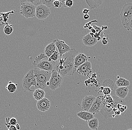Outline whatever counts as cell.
<instances>
[{
  "label": "cell",
  "mask_w": 132,
  "mask_h": 130,
  "mask_svg": "<svg viewBox=\"0 0 132 130\" xmlns=\"http://www.w3.org/2000/svg\"><path fill=\"white\" fill-rule=\"evenodd\" d=\"M77 116L81 119L87 122L89 121L94 118V115L93 114L86 111H81L77 112Z\"/></svg>",
  "instance_id": "cell-17"
},
{
  "label": "cell",
  "mask_w": 132,
  "mask_h": 130,
  "mask_svg": "<svg viewBox=\"0 0 132 130\" xmlns=\"http://www.w3.org/2000/svg\"><path fill=\"white\" fill-rule=\"evenodd\" d=\"M127 130H132V129H128Z\"/></svg>",
  "instance_id": "cell-45"
},
{
  "label": "cell",
  "mask_w": 132,
  "mask_h": 130,
  "mask_svg": "<svg viewBox=\"0 0 132 130\" xmlns=\"http://www.w3.org/2000/svg\"><path fill=\"white\" fill-rule=\"evenodd\" d=\"M45 93L43 90L40 89H37L34 91L33 97L37 101L42 100L45 98Z\"/></svg>",
  "instance_id": "cell-19"
},
{
  "label": "cell",
  "mask_w": 132,
  "mask_h": 130,
  "mask_svg": "<svg viewBox=\"0 0 132 130\" xmlns=\"http://www.w3.org/2000/svg\"><path fill=\"white\" fill-rule=\"evenodd\" d=\"M92 65L90 62L87 61L82 64L77 69V72L84 76H89L92 72Z\"/></svg>",
  "instance_id": "cell-9"
},
{
  "label": "cell",
  "mask_w": 132,
  "mask_h": 130,
  "mask_svg": "<svg viewBox=\"0 0 132 130\" xmlns=\"http://www.w3.org/2000/svg\"><path fill=\"white\" fill-rule=\"evenodd\" d=\"M53 42L56 45L60 56H62L71 50L70 47L66 44L64 41L55 39Z\"/></svg>",
  "instance_id": "cell-10"
},
{
  "label": "cell",
  "mask_w": 132,
  "mask_h": 130,
  "mask_svg": "<svg viewBox=\"0 0 132 130\" xmlns=\"http://www.w3.org/2000/svg\"><path fill=\"white\" fill-rule=\"evenodd\" d=\"M57 49L56 45L52 42L45 47L44 50V54L49 58L55 52Z\"/></svg>",
  "instance_id": "cell-18"
},
{
  "label": "cell",
  "mask_w": 132,
  "mask_h": 130,
  "mask_svg": "<svg viewBox=\"0 0 132 130\" xmlns=\"http://www.w3.org/2000/svg\"><path fill=\"white\" fill-rule=\"evenodd\" d=\"M129 89L128 87H120L116 90L115 93L117 97L121 99H124L127 96Z\"/></svg>",
  "instance_id": "cell-16"
},
{
  "label": "cell",
  "mask_w": 132,
  "mask_h": 130,
  "mask_svg": "<svg viewBox=\"0 0 132 130\" xmlns=\"http://www.w3.org/2000/svg\"><path fill=\"white\" fill-rule=\"evenodd\" d=\"M93 28L96 31L95 33H101L103 29H102L101 28L98 27V26H96V25H94L93 26Z\"/></svg>",
  "instance_id": "cell-34"
},
{
  "label": "cell",
  "mask_w": 132,
  "mask_h": 130,
  "mask_svg": "<svg viewBox=\"0 0 132 130\" xmlns=\"http://www.w3.org/2000/svg\"><path fill=\"white\" fill-rule=\"evenodd\" d=\"M63 77L57 71L53 70L50 79V85L48 88L51 90L54 91L60 88L63 80Z\"/></svg>",
  "instance_id": "cell-6"
},
{
  "label": "cell",
  "mask_w": 132,
  "mask_h": 130,
  "mask_svg": "<svg viewBox=\"0 0 132 130\" xmlns=\"http://www.w3.org/2000/svg\"><path fill=\"white\" fill-rule=\"evenodd\" d=\"M120 15L122 25L125 28L132 19V2L124 5L121 10Z\"/></svg>",
  "instance_id": "cell-4"
},
{
  "label": "cell",
  "mask_w": 132,
  "mask_h": 130,
  "mask_svg": "<svg viewBox=\"0 0 132 130\" xmlns=\"http://www.w3.org/2000/svg\"><path fill=\"white\" fill-rule=\"evenodd\" d=\"M88 126L91 129L97 130L99 126V120L96 118H94L89 121L87 122Z\"/></svg>",
  "instance_id": "cell-22"
},
{
  "label": "cell",
  "mask_w": 132,
  "mask_h": 130,
  "mask_svg": "<svg viewBox=\"0 0 132 130\" xmlns=\"http://www.w3.org/2000/svg\"><path fill=\"white\" fill-rule=\"evenodd\" d=\"M50 13L49 8L45 6L40 5L36 7L35 17L38 19L41 20L45 19L49 17Z\"/></svg>",
  "instance_id": "cell-7"
},
{
  "label": "cell",
  "mask_w": 132,
  "mask_h": 130,
  "mask_svg": "<svg viewBox=\"0 0 132 130\" xmlns=\"http://www.w3.org/2000/svg\"><path fill=\"white\" fill-rule=\"evenodd\" d=\"M43 60L37 64L33 65L35 68L48 72H52L54 70L55 62L53 61L49 62L48 60Z\"/></svg>",
  "instance_id": "cell-8"
},
{
  "label": "cell",
  "mask_w": 132,
  "mask_h": 130,
  "mask_svg": "<svg viewBox=\"0 0 132 130\" xmlns=\"http://www.w3.org/2000/svg\"><path fill=\"white\" fill-rule=\"evenodd\" d=\"M109 42V40L108 37H104L102 39V43L104 45H106L108 44Z\"/></svg>",
  "instance_id": "cell-36"
},
{
  "label": "cell",
  "mask_w": 132,
  "mask_h": 130,
  "mask_svg": "<svg viewBox=\"0 0 132 130\" xmlns=\"http://www.w3.org/2000/svg\"><path fill=\"white\" fill-rule=\"evenodd\" d=\"M78 53L75 48H72L62 56L59 55L57 60L54 63V70L63 77L73 75L76 71L74 59Z\"/></svg>",
  "instance_id": "cell-1"
},
{
  "label": "cell",
  "mask_w": 132,
  "mask_h": 130,
  "mask_svg": "<svg viewBox=\"0 0 132 130\" xmlns=\"http://www.w3.org/2000/svg\"><path fill=\"white\" fill-rule=\"evenodd\" d=\"M111 89L108 87H105L103 89L102 93L105 95H109L111 93Z\"/></svg>",
  "instance_id": "cell-31"
},
{
  "label": "cell",
  "mask_w": 132,
  "mask_h": 130,
  "mask_svg": "<svg viewBox=\"0 0 132 130\" xmlns=\"http://www.w3.org/2000/svg\"><path fill=\"white\" fill-rule=\"evenodd\" d=\"M102 104L101 97L99 96L96 98L93 105L88 111L93 114L94 115L95 114L99 113L101 109Z\"/></svg>",
  "instance_id": "cell-13"
},
{
  "label": "cell",
  "mask_w": 132,
  "mask_h": 130,
  "mask_svg": "<svg viewBox=\"0 0 132 130\" xmlns=\"http://www.w3.org/2000/svg\"><path fill=\"white\" fill-rule=\"evenodd\" d=\"M53 6L55 8H60L62 6L61 2L59 1H54L53 2Z\"/></svg>",
  "instance_id": "cell-32"
},
{
  "label": "cell",
  "mask_w": 132,
  "mask_h": 130,
  "mask_svg": "<svg viewBox=\"0 0 132 130\" xmlns=\"http://www.w3.org/2000/svg\"><path fill=\"white\" fill-rule=\"evenodd\" d=\"M50 101L46 98H44L37 102V109L43 112H45L48 111L50 108Z\"/></svg>",
  "instance_id": "cell-12"
},
{
  "label": "cell",
  "mask_w": 132,
  "mask_h": 130,
  "mask_svg": "<svg viewBox=\"0 0 132 130\" xmlns=\"http://www.w3.org/2000/svg\"><path fill=\"white\" fill-rule=\"evenodd\" d=\"M47 57L45 55L44 53H41L40 55H38V56H37L35 58V60L34 61V62H33V65L37 64V63L41 62L43 59H47Z\"/></svg>",
  "instance_id": "cell-26"
},
{
  "label": "cell",
  "mask_w": 132,
  "mask_h": 130,
  "mask_svg": "<svg viewBox=\"0 0 132 130\" xmlns=\"http://www.w3.org/2000/svg\"><path fill=\"white\" fill-rule=\"evenodd\" d=\"M61 2L62 5V6L64 8H70L72 7L73 4V1L72 0H63Z\"/></svg>",
  "instance_id": "cell-28"
},
{
  "label": "cell",
  "mask_w": 132,
  "mask_h": 130,
  "mask_svg": "<svg viewBox=\"0 0 132 130\" xmlns=\"http://www.w3.org/2000/svg\"><path fill=\"white\" fill-rule=\"evenodd\" d=\"M103 87L104 88L108 87L113 90L114 87V84L112 80L107 79L105 80L103 83Z\"/></svg>",
  "instance_id": "cell-24"
},
{
  "label": "cell",
  "mask_w": 132,
  "mask_h": 130,
  "mask_svg": "<svg viewBox=\"0 0 132 130\" xmlns=\"http://www.w3.org/2000/svg\"><path fill=\"white\" fill-rule=\"evenodd\" d=\"M13 31V29L12 25H6L4 28V32L6 34L10 35L12 33Z\"/></svg>",
  "instance_id": "cell-29"
},
{
  "label": "cell",
  "mask_w": 132,
  "mask_h": 130,
  "mask_svg": "<svg viewBox=\"0 0 132 130\" xmlns=\"http://www.w3.org/2000/svg\"><path fill=\"white\" fill-rule=\"evenodd\" d=\"M5 125L7 127V128L8 129H9L10 128V127L11 126V125L10 123H5Z\"/></svg>",
  "instance_id": "cell-40"
},
{
  "label": "cell",
  "mask_w": 132,
  "mask_h": 130,
  "mask_svg": "<svg viewBox=\"0 0 132 130\" xmlns=\"http://www.w3.org/2000/svg\"><path fill=\"white\" fill-rule=\"evenodd\" d=\"M59 53L57 49L55 52L52 55V56L48 58V61L49 62H51L52 61H53L54 62H56L57 60L58 59L59 57Z\"/></svg>",
  "instance_id": "cell-27"
},
{
  "label": "cell",
  "mask_w": 132,
  "mask_h": 130,
  "mask_svg": "<svg viewBox=\"0 0 132 130\" xmlns=\"http://www.w3.org/2000/svg\"><path fill=\"white\" fill-rule=\"evenodd\" d=\"M17 85V84L14 83L12 81H10L8 83L5 88L9 92L13 93L16 91Z\"/></svg>",
  "instance_id": "cell-23"
},
{
  "label": "cell",
  "mask_w": 132,
  "mask_h": 130,
  "mask_svg": "<svg viewBox=\"0 0 132 130\" xmlns=\"http://www.w3.org/2000/svg\"><path fill=\"white\" fill-rule=\"evenodd\" d=\"M94 96H87L84 97L81 102V108L86 111H88L95 100Z\"/></svg>",
  "instance_id": "cell-11"
},
{
  "label": "cell",
  "mask_w": 132,
  "mask_h": 130,
  "mask_svg": "<svg viewBox=\"0 0 132 130\" xmlns=\"http://www.w3.org/2000/svg\"><path fill=\"white\" fill-rule=\"evenodd\" d=\"M87 4L92 10L97 8L103 4V1H86Z\"/></svg>",
  "instance_id": "cell-21"
},
{
  "label": "cell",
  "mask_w": 132,
  "mask_h": 130,
  "mask_svg": "<svg viewBox=\"0 0 132 130\" xmlns=\"http://www.w3.org/2000/svg\"><path fill=\"white\" fill-rule=\"evenodd\" d=\"M89 15H88V14H85L83 16V18H84V19L85 20H88V19L89 18Z\"/></svg>",
  "instance_id": "cell-39"
},
{
  "label": "cell",
  "mask_w": 132,
  "mask_h": 130,
  "mask_svg": "<svg viewBox=\"0 0 132 130\" xmlns=\"http://www.w3.org/2000/svg\"><path fill=\"white\" fill-rule=\"evenodd\" d=\"M10 123L11 125L15 126L17 124V120L15 118H11Z\"/></svg>",
  "instance_id": "cell-35"
},
{
  "label": "cell",
  "mask_w": 132,
  "mask_h": 130,
  "mask_svg": "<svg viewBox=\"0 0 132 130\" xmlns=\"http://www.w3.org/2000/svg\"><path fill=\"white\" fill-rule=\"evenodd\" d=\"M20 2H30L34 5L36 7L41 5L40 0H21V1H20Z\"/></svg>",
  "instance_id": "cell-30"
},
{
  "label": "cell",
  "mask_w": 132,
  "mask_h": 130,
  "mask_svg": "<svg viewBox=\"0 0 132 130\" xmlns=\"http://www.w3.org/2000/svg\"><path fill=\"white\" fill-rule=\"evenodd\" d=\"M82 41L85 46L87 47L93 46L98 42L97 39L94 37L91 36L89 33L82 38Z\"/></svg>",
  "instance_id": "cell-15"
},
{
  "label": "cell",
  "mask_w": 132,
  "mask_h": 130,
  "mask_svg": "<svg viewBox=\"0 0 132 130\" xmlns=\"http://www.w3.org/2000/svg\"><path fill=\"white\" fill-rule=\"evenodd\" d=\"M90 11V10H88V9H84L83 10H82V13L85 14H88V13Z\"/></svg>",
  "instance_id": "cell-37"
},
{
  "label": "cell",
  "mask_w": 132,
  "mask_h": 130,
  "mask_svg": "<svg viewBox=\"0 0 132 130\" xmlns=\"http://www.w3.org/2000/svg\"><path fill=\"white\" fill-rule=\"evenodd\" d=\"M125 28L126 29L128 30H130L132 32V19L129 22Z\"/></svg>",
  "instance_id": "cell-33"
},
{
  "label": "cell",
  "mask_w": 132,
  "mask_h": 130,
  "mask_svg": "<svg viewBox=\"0 0 132 130\" xmlns=\"http://www.w3.org/2000/svg\"><path fill=\"white\" fill-rule=\"evenodd\" d=\"M20 3L21 14L27 19L35 17L36 6L34 5L29 2H22Z\"/></svg>",
  "instance_id": "cell-5"
},
{
  "label": "cell",
  "mask_w": 132,
  "mask_h": 130,
  "mask_svg": "<svg viewBox=\"0 0 132 130\" xmlns=\"http://www.w3.org/2000/svg\"><path fill=\"white\" fill-rule=\"evenodd\" d=\"M8 130H17L16 129L15 126L11 125Z\"/></svg>",
  "instance_id": "cell-38"
},
{
  "label": "cell",
  "mask_w": 132,
  "mask_h": 130,
  "mask_svg": "<svg viewBox=\"0 0 132 130\" xmlns=\"http://www.w3.org/2000/svg\"><path fill=\"white\" fill-rule=\"evenodd\" d=\"M88 57L83 53H78L74 59V66L76 70L80 66L87 61Z\"/></svg>",
  "instance_id": "cell-14"
},
{
  "label": "cell",
  "mask_w": 132,
  "mask_h": 130,
  "mask_svg": "<svg viewBox=\"0 0 132 130\" xmlns=\"http://www.w3.org/2000/svg\"><path fill=\"white\" fill-rule=\"evenodd\" d=\"M11 118L10 117H7L5 118V121L6 122V123H8L10 122V120Z\"/></svg>",
  "instance_id": "cell-41"
},
{
  "label": "cell",
  "mask_w": 132,
  "mask_h": 130,
  "mask_svg": "<svg viewBox=\"0 0 132 130\" xmlns=\"http://www.w3.org/2000/svg\"><path fill=\"white\" fill-rule=\"evenodd\" d=\"M15 127H16V129L17 130H19L20 129V125L19 124H17L15 126Z\"/></svg>",
  "instance_id": "cell-42"
},
{
  "label": "cell",
  "mask_w": 132,
  "mask_h": 130,
  "mask_svg": "<svg viewBox=\"0 0 132 130\" xmlns=\"http://www.w3.org/2000/svg\"><path fill=\"white\" fill-rule=\"evenodd\" d=\"M50 85V82L49 81H48V82H47V83H46V85L47 86H48H48Z\"/></svg>",
  "instance_id": "cell-44"
},
{
  "label": "cell",
  "mask_w": 132,
  "mask_h": 130,
  "mask_svg": "<svg viewBox=\"0 0 132 130\" xmlns=\"http://www.w3.org/2000/svg\"><path fill=\"white\" fill-rule=\"evenodd\" d=\"M34 73L38 88L44 90L47 86L46 83L50 79L52 72L45 71L38 68H35L34 69Z\"/></svg>",
  "instance_id": "cell-2"
},
{
  "label": "cell",
  "mask_w": 132,
  "mask_h": 130,
  "mask_svg": "<svg viewBox=\"0 0 132 130\" xmlns=\"http://www.w3.org/2000/svg\"><path fill=\"white\" fill-rule=\"evenodd\" d=\"M116 84L118 88L128 87L130 84V81L123 78L120 77L116 82Z\"/></svg>",
  "instance_id": "cell-20"
},
{
  "label": "cell",
  "mask_w": 132,
  "mask_h": 130,
  "mask_svg": "<svg viewBox=\"0 0 132 130\" xmlns=\"http://www.w3.org/2000/svg\"><path fill=\"white\" fill-rule=\"evenodd\" d=\"M91 32V33H93L94 34H95L96 33V31L93 28H92V29H91L90 30Z\"/></svg>",
  "instance_id": "cell-43"
},
{
  "label": "cell",
  "mask_w": 132,
  "mask_h": 130,
  "mask_svg": "<svg viewBox=\"0 0 132 130\" xmlns=\"http://www.w3.org/2000/svg\"><path fill=\"white\" fill-rule=\"evenodd\" d=\"M54 0H40L41 5L45 6L47 8H49L52 7L53 6Z\"/></svg>",
  "instance_id": "cell-25"
},
{
  "label": "cell",
  "mask_w": 132,
  "mask_h": 130,
  "mask_svg": "<svg viewBox=\"0 0 132 130\" xmlns=\"http://www.w3.org/2000/svg\"><path fill=\"white\" fill-rule=\"evenodd\" d=\"M22 88L25 91L30 92H34V90L30 89L32 86H34L37 89H38L37 85L36 79L34 75V69L30 70L25 75L22 80Z\"/></svg>",
  "instance_id": "cell-3"
}]
</instances>
